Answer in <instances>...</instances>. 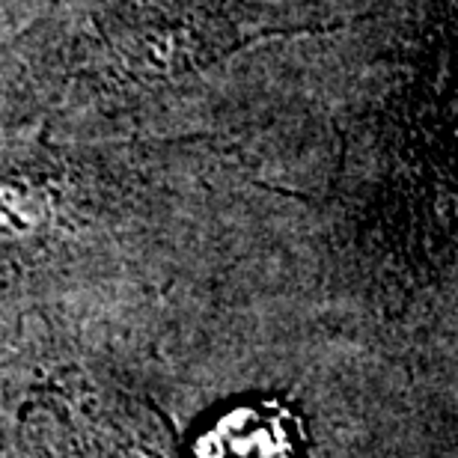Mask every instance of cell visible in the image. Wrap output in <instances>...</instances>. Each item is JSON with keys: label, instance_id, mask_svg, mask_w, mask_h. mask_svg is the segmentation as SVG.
<instances>
[{"label": "cell", "instance_id": "obj_1", "mask_svg": "<svg viewBox=\"0 0 458 458\" xmlns=\"http://www.w3.org/2000/svg\"><path fill=\"white\" fill-rule=\"evenodd\" d=\"M301 453L298 417L277 402L226 411L197 441V458H301Z\"/></svg>", "mask_w": 458, "mask_h": 458}]
</instances>
